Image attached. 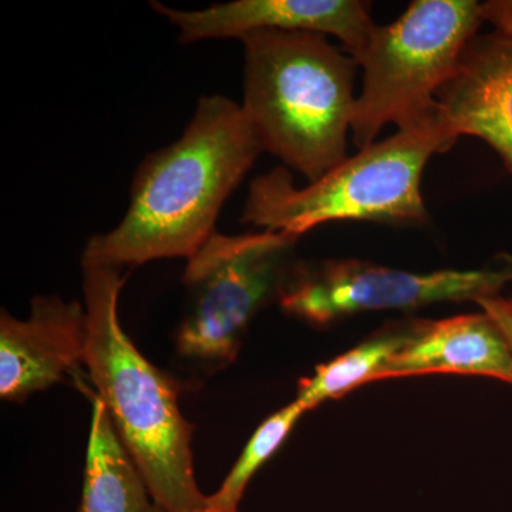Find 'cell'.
<instances>
[{
  "label": "cell",
  "instance_id": "14",
  "mask_svg": "<svg viewBox=\"0 0 512 512\" xmlns=\"http://www.w3.org/2000/svg\"><path fill=\"white\" fill-rule=\"evenodd\" d=\"M305 409L298 402H293L285 409L279 410L274 416L266 419L256 429L254 436L248 441L237 464L229 471L224 483L217 493L208 495V508L222 512L238 511V504L244 495L245 488L256 471L266 460L281 447L295 424L301 419Z\"/></svg>",
  "mask_w": 512,
  "mask_h": 512
},
{
  "label": "cell",
  "instance_id": "17",
  "mask_svg": "<svg viewBox=\"0 0 512 512\" xmlns=\"http://www.w3.org/2000/svg\"><path fill=\"white\" fill-rule=\"evenodd\" d=\"M148 512H167V511L163 510V508L158 507V505L153 503V507H151L150 511H148Z\"/></svg>",
  "mask_w": 512,
  "mask_h": 512
},
{
  "label": "cell",
  "instance_id": "5",
  "mask_svg": "<svg viewBox=\"0 0 512 512\" xmlns=\"http://www.w3.org/2000/svg\"><path fill=\"white\" fill-rule=\"evenodd\" d=\"M483 22L474 0H414L392 25L377 26L355 59L363 69L350 126L355 146L375 144L387 124L404 128L437 116V93Z\"/></svg>",
  "mask_w": 512,
  "mask_h": 512
},
{
  "label": "cell",
  "instance_id": "4",
  "mask_svg": "<svg viewBox=\"0 0 512 512\" xmlns=\"http://www.w3.org/2000/svg\"><path fill=\"white\" fill-rule=\"evenodd\" d=\"M457 140L440 110L429 120L399 128L387 140L363 148L306 187H296L285 167L275 168L249 185L241 221L298 237L333 221L423 224L424 167Z\"/></svg>",
  "mask_w": 512,
  "mask_h": 512
},
{
  "label": "cell",
  "instance_id": "18",
  "mask_svg": "<svg viewBox=\"0 0 512 512\" xmlns=\"http://www.w3.org/2000/svg\"><path fill=\"white\" fill-rule=\"evenodd\" d=\"M205 512H222V511L210 510V508H208V510H207V511H205ZM235 512H238V511H235Z\"/></svg>",
  "mask_w": 512,
  "mask_h": 512
},
{
  "label": "cell",
  "instance_id": "8",
  "mask_svg": "<svg viewBox=\"0 0 512 512\" xmlns=\"http://www.w3.org/2000/svg\"><path fill=\"white\" fill-rule=\"evenodd\" d=\"M151 6L180 30L183 43L241 39L256 30L316 33L338 37L356 59L377 28L369 5L359 0H234L198 10Z\"/></svg>",
  "mask_w": 512,
  "mask_h": 512
},
{
  "label": "cell",
  "instance_id": "3",
  "mask_svg": "<svg viewBox=\"0 0 512 512\" xmlns=\"http://www.w3.org/2000/svg\"><path fill=\"white\" fill-rule=\"evenodd\" d=\"M242 110L264 151L318 180L348 158L357 63L325 36L256 30L242 36Z\"/></svg>",
  "mask_w": 512,
  "mask_h": 512
},
{
  "label": "cell",
  "instance_id": "15",
  "mask_svg": "<svg viewBox=\"0 0 512 512\" xmlns=\"http://www.w3.org/2000/svg\"><path fill=\"white\" fill-rule=\"evenodd\" d=\"M491 319L503 330L505 338L512 346V299H504L501 296L480 299L477 302Z\"/></svg>",
  "mask_w": 512,
  "mask_h": 512
},
{
  "label": "cell",
  "instance_id": "12",
  "mask_svg": "<svg viewBox=\"0 0 512 512\" xmlns=\"http://www.w3.org/2000/svg\"><path fill=\"white\" fill-rule=\"evenodd\" d=\"M93 394L92 426L79 512H148L150 490L107 407Z\"/></svg>",
  "mask_w": 512,
  "mask_h": 512
},
{
  "label": "cell",
  "instance_id": "10",
  "mask_svg": "<svg viewBox=\"0 0 512 512\" xmlns=\"http://www.w3.org/2000/svg\"><path fill=\"white\" fill-rule=\"evenodd\" d=\"M437 103L457 137L490 144L512 174V35L497 29L477 33Z\"/></svg>",
  "mask_w": 512,
  "mask_h": 512
},
{
  "label": "cell",
  "instance_id": "13",
  "mask_svg": "<svg viewBox=\"0 0 512 512\" xmlns=\"http://www.w3.org/2000/svg\"><path fill=\"white\" fill-rule=\"evenodd\" d=\"M416 323L414 320L387 326L345 355L320 365L315 375L301 380L295 402L309 412L326 400L345 396L360 384L379 382L393 357L412 339Z\"/></svg>",
  "mask_w": 512,
  "mask_h": 512
},
{
  "label": "cell",
  "instance_id": "1",
  "mask_svg": "<svg viewBox=\"0 0 512 512\" xmlns=\"http://www.w3.org/2000/svg\"><path fill=\"white\" fill-rule=\"evenodd\" d=\"M247 114L225 96H202L183 136L148 154L116 228L87 241L82 264L123 269L164 258L190 259L259 154Z\"/></svg>",
  "mask_w": 512,
  "mask_h": 512
},
{
  "label": "cell",
  "instance_id": "6",
  "mask_svg": "<svg viewBox=\"0 0 512 512\" xmlns=\"http://www.w3.org/2000/svg\"><path fill=\"white\" fill-rule=\"evenodd\" d=\"M298 235H214L185 266L187 308L177 333L180 355L207 365L234 362L249 323L281 298L299 261Z\"/></svg>",
  "mask_w": 512,
  "mask_h": 512
},
{
  "label": "cell",
  "instance_id": "16",
  "mask_svg": "<svg viewBox=\"0 0 512 512\" xmlns=\"http://www.w3.org/2000/svg\"><path fill=\"white\" fill-rule=\"evenodd\" d=\"M481 15L484 22L494 29L512 35V0H490L481 3Z\"/></svg>",
  "mask_w": 512,
  "mask_h": 512
},
{
  "label": "cell",
  "instance_id": "9",
  "mask_svg": "<svg viewBox=\"0 0 512 512\" xmlns=\"http://www.w3.org/2000/svg\"><path fill=\"white\" fill-rule=\"evenodd\" d=\"M86 308L59 296H37L28 319L0 316V397L23 402L84 365Z\"/></svg>",
  "mask_w": 512,
  "mask_h": 512
},
{
  "label": "cell",
  "instance_id": "7",
  "mask_svg": "<svg viewBox=\"0 0 512 512\" xmlns=\"http://www.w3.org/2000/svg\"><path fill=\"white\" fill-rule=\"evenodd\" d=\"M512 282V255L501 254L483 268L413 272L357 259L298 262L279 303L289 315L316 326L345 316L384 309H413L437 302H463L498 296Z\"/></svg>",
  "mask_w": 512,
  "mask_h": 512
},
{
  "label": "cell",
  "instance_id": "2",
  "mask_svg": "<svg viewBox=\"0 0 512 512\" xmlns=\"http://www.w3.org/2000/svg\"><path fill=\"white\" fill-rule=\"evenodd\" d=\"M83 265L87 343L84 365L97 397L136 461L154 504L167 512H205L195 480L191 424L173 380L138 352L119 319L121 269Z\"/></svg>",
  "mask_w": 512,
  "mask_h": 512
},
{
  "label": "cell",
  "instance_id": "11",
  "mask_svg": "<svg viewBox=\"0 0 512 512\" xmlns=\"http://www.w3.org/2000/svg\"><path fill=\"white\" fill-rule=\"evenodd\" d=\"M456 373L490 376L512 384V346L487 313L417 320L410 342L379 380Z\"/></svg>",
  "mask_w": 512,
  "mask_h": 512
}]
</instances>
